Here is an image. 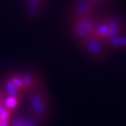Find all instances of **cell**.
<instances>
[{
	"label": "cell",
	"mask_w": 126,
	"mask_h": 126,
	"mask_svg": "<svg viewBox=\"0 0 126 126\" xmlns=\"http://www.w3.org/2000/svg\"><path fill=\"white\" fill-rule=\"evenodd\" d=\"M44 0H27V9L32 15H36L41 11Z\"/></svg>",
	"instance_id": "7a4b0ae2"
},
{
	"label": "cell",
	"mask_w": 126,
	"mask_h": 126,
	"mask_svg": "<svg viewBox=\"0 0 126 126\" xmlns=\"http://www.w3.org/2000/svg\"><path fill=\"white\" fill-rule=\"evenodd\" d=\"M1 102H2V101H1V99H0V105H1Z\"/></svg>",
	"instance_id": "277c9868"
},
{
	"label": "cell",
	"mask_w": 126,
	"mask_h": 126,
	"mask_svg": "<svg viewBox=\"0 0 126 126\" xmlns=\"http://www.w3.org/2000/svg\"><path fill=\"white\" fill-rule=\"evenodd\" d=\"M108 4L95 0H77L70 15V30L86 53L102 58L126 50V23L107 9Z\"/></svg>",
	"instance_id": "6da1fadb"
},
{
	"label": "cell",
	"mask_w": 126,
	"mask_h": 126,
	"mask_svg": "<svg viewBox=\"0 0 126 126\" xmlns=\"http://www.w3.org/2000/svg\"><path fill=\"white\" fill-rule=\"evenodd\" d=\"M95 1H98L101 3H105V4H109L110 2H112V0H95Z\"/></svg>",
	"instance_id": "3957f363"
}]
</instances>
